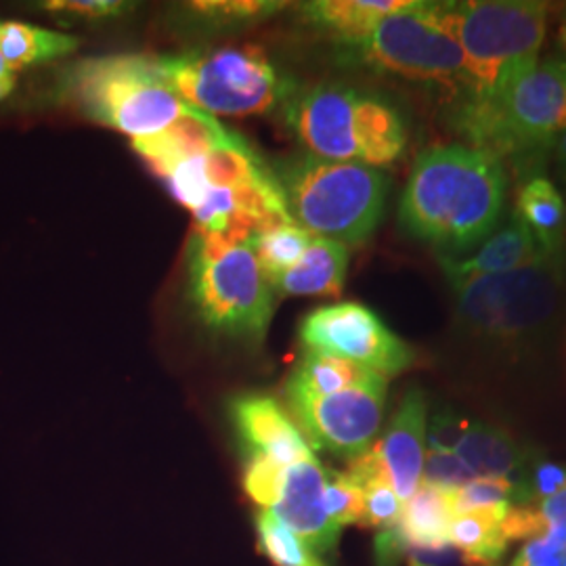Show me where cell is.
Returning <instances> with one entry per match:
<instances>
[{"instance_id": "f35d334b", "label": "cell", "mask_w": 566, "mask_h": 566, "mask_svg": "<svg viewBox=\"0 0 566 566\" xmlns=\"http://www.w3.org/2000/svg\"><path fill=\"white\" fill-rule=\"evenodd\" d=\"M15 88V72H11L9 67L0 70V99L9 97Z\"/></svg>"}, {"instance_id": "5bb4252c", "label": "cell", "mask_w": 566, "mask_h": 566, "mask_svg": "<svg viewBox=\"0 0 566 566\" xmlns=\"http://www.w3.org/2000/svg\"><path fill=\"white\" fill-rule=\"evenodd\" d=\"M325 481L327 470L315 455L285 465L277 500L269 507V512L294 531L315 554L332 552L340 537V526L327 516L325 510Z\"/></svg>"}, {"instance_id": "8d00e7d4", "label": "cell", "mask_w": 566, "mask_h": 566, "mask_svg": "<svg viewBox=\"0 0 566 566\" xmlns=\"http://www.w3.org/2000/svg\"><path fill=\"white\" fill-rule=\"evenodd\" d=\"M533 507H535V514L542 523L544 535L552 528L566 526V486H563L556 495H552L546 502H542L539 506Z\"/></svg>"}, {"instance_id": "603a6c76", "label": "cell", "mask_w": 566, "mask_h": 566, "mask_svg": "<svg viewBox=\"0 0 566 566\" xmlns=\"http://www.w3.org/2000/svg\"><path fill=\"white\" fill-rule=\"evenodd\" d=\"M476 479H507L525 470L526 455L502 428L474 424L453 451Z\"/></svg>"}, {"instance_id": "ba28073f", "label": "cell", "mask_w": 566, "mask_h": 566, "mask_svg": "<svg viewBox=\"0 0 566 566\" xmlns=\"http://www.w3.org/2000/svg\"><path fill=\"white\" fill-rule=\"evenodd\" d=\"M164 76L182 102L208 116H256L285 99L287 82L261 46L160 57Z\"/></svg>"}, {"instance_id": "60d3db41", "label": "cell", "mask_w": 566, "mask_h": 566, "mask_svg": "<svg viewBox=\"0 0 566 566\" xmlns=\"http://www.w3.org/2000/svg\"><path fill=\"white\" fill-rule=\"evenodd\" d=\"M409 566H428V565H422V563H416V560H409Z\"/></svg>"}, {"instance_id": "ab89813d", "label": "cell", "mask_w": 566, "mask_h": 566, "mask_svg": "<svg viewBox=\"0 0 566 566\" xmlns=\"http://www.w3.org/2000/svg\"><path fill=\"white\" fill-rule=\"evenodd\" d=\"M558 49L563 51V57H560V60L566 61V9L563 11L560 23H558Z\"/></svg>"}, {"instance_id": "7c38bea8", "label": "cell", "mask_w": 566, "mask_h": 566, "mask_svg": "<svg viewBox=\"0 0 566 566\" xmlns=\"http://www.w3.org/2000/svg\"><path fill=\"white\" fill-rule=\"evenodd\" d=\"M388 378L327 397L285 395L311 449L353 460L376 443L382 426Z\"/></svg>"}, {"instance_id": "d6986e66", "label": "cell", "mask_w": 566, "mask_h": 566, "mask_svg": "<svg viewBox=\"0 0 566 566\" xmlns=\"http://www.w3.org/2000/svg\"><path fill=\"white\" fill-rule=\"evenodd\" d=\"M451 493L439 486L420 483L418 491L403 504L399 523L382 531L378 537L380 552L388 549H437L449 542V525L453 521Z\"/></svg>"}, {"instance_id": "9c48e42d", "label": "cell", "mask_w": 566, "mask_h": 566, "mask_svg": "<svg viewBox=\"0 0 566 566\" xmlns=\"http://www.w3.org/2000/svg\"><path fill=\"white\" fill-rule=\"evenodd\" d=\"M359 51L365 63L388 74L465 93L464 53L449 23V2L409 0L376 25Z\"/></svg>"}, {"instance_id": "484cf974", "label": "cell", "mask_w": 566, "mask_h": 566, "mask_svg": "<svg viewBox=\"0 0 566 566\" xmlns=\"http://www.w3.org/2000/svg\"><path fill=\"white\" fill-rule=\"evenodd\" d=\"M78 49V39L20 21H0V60L15 72L20 67L60 60Z\"/></svg>"}, {"instance_id": "8992f818", "label": "cell", "mask_w": 566, "mask_h": 566, "mask_svg": "<svg viewBox=\"0 0 566 566\" xmlns=\"http://www.w3.org/2000/svg\"><path fill=\"white\" fill-rule=\"evenodd\" d=\"M189 298L210 332L263 340L273 308L275 292L248 242H227L196 233L187 254Z\"/></svg>"}, {"instance_id": "4316f807", "label": "cell", "mask_w": 566, "mask_h": 566, "mask_svg": "<svg viewBox=\"0 0 566 566\" xmlns=\"http://www.w3.org/2000/svg\"><path fill=\"white\" fill-rule=\"evenodd\" d=\"M313 238V233L292 221L263 229L254 233L248 243L263 269L264 277L271 283V280L301 261Z\"/></svg>"}, {"instance_id": "7a4b0ae2", "label": "cell", "mask_w": 566, "mask_h": 566, "mask_svg": "<svg viewBox=\"0 0 566 566\" xmlns=\"http://www.w3.org/2000/svg\"><path fill=\"white\" fill-rule=\"evenodd\" d=\"M449 23L464 53L465 97L502 105L512 86L539 61L547 4L535 0L449 2Z\"/></svg>"}, {"instance_id": "52a82bcc", "label": "cell", "mask_w": 566, "mask_h": 566, "mask_svg": "<svg viewBox=\"0 0 566 566\" xmlns=\"http://www.w3.org/2000/svg\"><path fill=\"white\" fill-rule=\"evenodd\" d=\"M566 256H546L506 273L451 283L455 324L468 336L516 343L549 329L563 306Z\"/></svg>"}, {"instance_id": "b9f144b4", "label": "cell", "mask_w": 566, "mask_h": 566, "mask_svg": "<svg viewBox=\"0 0 566 566\" xmlns=\"http://www.w3.org/2000/svg\"><path fill=\"white\" fill-rule=\"evenodd\" d=\"M2 67H7V65H4V61L0 60V70H2Z\"/></svg>"}, {"instance_id": "30bf717a", "label": "cell", "mask_w": 566, "mask_h": 566, "mask_svg": "<svg viewBox=\"0 0 566 566\" xmlns=\"http://www.w3.org/2000/svg\"><path fill=\"white\" fill-rule=\"evenodd\" d=\"M500 135L495 158L518 163L526 181L535 175L552 149V143L566 130V61L539 60L512 86L500 105Z\"/></svg>"}, {"instance_id": "7bdbcfd3", "label": "cell", "mask_w": 566, "mask_h": 566, "mask_svg": "<svg viewBox=\"0 0 566 566\" xmlns=\"http://www.w3.org/2000/svg\"><path fill=\"white\" fill-rule=\"evenodd\" d=\"M560 566H566V558L563 560V563H560Z\"/></svg>"}, {"instance_id": "74e56055", "label": "cell", "mask_w": 566, "mask_h": 566, "mask_svg": "<svg viewBox=\"0 0 566 566\" xmlns=\"http://www.w3.org/2000/svg\"><path fill=\"white\" fill-rule=\"evenodd\" d=\"M549 154L554 156L556 168H558V172H560L563 181L566 182V130L556 137V142L552 143Z\"/></svg>"}, {"instance_id": "f546056e", "label": "cell", "mask_w": 566, "mask_h": 566, "mask_svg": "<svg viewBox=\"0 0 566 566\" xmlns=\"http://www.w3.org/2000/svg\"><path fill=\"white\" fill-rule=\"evenodd\" d=\"M357 485L364 489L365 512L361 525L388 531L399 523L405 502L395 493L386 476H374Z\"/></svg>"}, {"instance_id": "2e32d148", "label": "cell", "mask_w": 566, "mask_h": 566, "mask_svg": "<svg viewBox=\"0 0 566 566\" xmlns=\"http://www.w3.org/2000/svg\"><path fill=\"white\" fill-rule=\"evenodd\" d=\"M426 399L420 388L405 392L403 401L382 439L371 449L380 460L386 479L395 493L407 502L422 483L426 458Z\"/></svg>"}, {"instance_id": "7402d4cb", "label": "cell", "mask_w": 566, "mask_h": 566, "mask_svg": "<svg viewBox=\"0 0 566 566\" xmlns=\"http://www.w3.org/2000/svg\"><path fill=\"white\" fill-rule=\"evenodd\" d=\"M547 256H566V202L554 182L533 177L521 182L514 212Z\"/></svg>"}, {"instance_id": "277c9868", "label": "cell", "mask_w": 566, "mask_h": 566, "mask_svg": "<svg viewBox=\"0 0 566 566\" xmlns=\"http://www.w3.org/2000/svg\"><path fill=\"white\" fill-rule=\"evenodd\" d=\"M277 181L294 223L317 238L364 243L382 221L388 179L380 168L306 154L287 164Z\"/></svg>"}, {"instance_id": "e575fe53", "label": "cell", "mask_w": 566, "mask_h": 566, "mask_svg": "<svg viewBox=\"0 0 566 566\" xmlns=\"http://www.w3.org/2000/svg\"><path fill=\"white\" fill-rule=\"evenodd\" d=\"M42 7L53 13H70L86 20L116 18L133 9V4L122 0H55V2H44Z\"/></svg>"}, {"instance_id": "1f68e13d", "label": "cell", "mask_w": 566, "mask_h": 566, "mask_svg": "<svg viewBox=\"0 0 566 566\" xmlns=\"http://www.w3.org/2000/svg\"><path fill=\"white\" fill-rule=\"evenodd\" d=\"M285 465L275 464L264 458H248L243 472V489L245 493L264 510L275 504Z\"/></svg>"}, {"instance_id": "6da1fadb", "label": "cell", "mask_w": 566, "mask_h": 566, "mask_svg": "<svg viewBox=\"0 0 566 566\" xmlns=\"http://www.w3.org/2000/svg\"><path fill=\"white\" fill-rule=\"evenodd\" d=\"M507 177L493 154L465 145H437L418 156L399 203L405 233L460 259L486 242L502 219Z\"/></svg>"}, {"instance_id": "ffe728a7", "label": "cell", "mask_w": 566, "mask_h": 566, "mask_svg": "<svg viewBox=\"0 0 566 566\" xmlns=\"http://www.w3.org/2000/svg\"><path fill=\"white\" fill-rule=\"evenodd\" d=\"M348 269V248L325 238H313L301 261L271 280L283 296H338Z\"/></svg>"}, {"instance_id": "3957f363", "label": "cell", "mask_w": 566, "mask_h": 566, "mask_svg": "<svg viewBox=\"0 0 566 566\" xmlns=\"http://www.w3.org/2000/svg\"><path fill=\"white\" fill-rule=\"evenodd\" d=\"M287 120L308 154L382 168L407 147V128L385 97L348 84H317L287 107Z\"/></svg>"}, {"instance_id": "8fae6325", "label": "cell", "mask_w": 566, "mask_h": 566, "mask_svg": "<svg viewBox=\"0 0 566 566\" xmlns=\"http://www.w3.org/2000/svg\"><path fill=\"white\" fill-rule=\"evenodd\" d=\"M304 350L364 365L390 378L413 365V350L365 304H327L311 311L298 329Z\"/></svg>"}, {"instance_id": "cb8c5ba5", "label": "cell", "mask_w": 566, "mask_h": 566, "mask_svg": "<svg viewBox=\"0 0 566 566\" xmlns=\"http://www.w3.org/2000/svg\"><path fill=\"white\" fill-rule=\"evenodd\" d=\"M378 378H385L376 374L374 369L364 365L353 364L348 359H340L325 353L306 350L303 361L290 376L285 395H303V397H327L336 395L355 386L376 382Z\"/></svg>"}, {"instance_id": "d590c367", "label": "cell", "mask_w": 566, "mask_h": 566, "mask_svg": "<svg viewBox=\"0 0 566 566\" xmlns=\"http://www.w3.org/2000/svg\"><path fill=\"white\" fill-rule=\"evenodd\" d=\"M470 424L464 418L451 413V411H441L432 418L430 430H428V446L430 451H446L453 453L455 447L460 446V441L464 439Z\"/></svg>"}, {"instance_id": "5b68a950", "label": "cell", "mask_w": 566, "mask_h": 566, "mask_svg": "<svg viewBox=\"0 0 566 566\" xmlns=\"http://www.w3.org/2000/svg\"><path fill=\"white\" fill-rule=\"evenodd\" d=\"M67 93L88 120L143 139L163 133L191 105L164 76L160 57L109 55L72 67Z\"/></svg>"}, {"instance_id": "ee69618b", "label": "cell", "mask_w": 566, "mask_h": 566, "mask_svg": "<svg viewBox=\"0 0 566 566\" xmlns=\"http://www.w3.org/2000/svg\"><path fill=\"white\" fill-rule=\"evenodd\" d=\"M512 566H521V565H516V563H514V565H512Z\"/></svg>"}, {"instance_id": "d6a6232c", "label": "cell", "mask_w": 566, "mask_h": 566, "mask_svg": "<svg viewBox=\"0 0 566 566\" xmlns=\"http://www.w3.org/2000/svg\"><path fill=\"white\" fill-rule=\"evenodd\" d=\"M476 476L472 470L455 455L446 451H430L426 453L422 483L439 486L446 491H458L472 483Z\"/></svg>"}, {"instance_id": "f1b7e54d", "label": "cell", "mask_w": 566, "mask_h": 566, "mask_svg": "<svg viewBox=\"0 0 566 566\" xmlns=\"http://www.w3.org/2000/svg\"><path fill=\"white\" fill-rule=\"evenodd\" d=\"M324 502L327 516L340 528L355 523L361 525L365 512L364 489L344 472L327 470Z\"/></svg>"}, {"instance_id": "9a60e30c", "label": "cell", "mask_w": 566, "mask_h": 566, "mask_svg": "<svg viewBox=\"0 0 566 566\" xmlns=\"http://www.w3.org/2000/svg\"><path fill=\"white\" fill-rule=\"evenodd\" d=\"M231 420L248 458H264L275 464L292 465L315 455L301 428L271 397H238L231 403Z\"/></svg>"}, {"instance_id": "836d02e7", "label": "cell", "mask_w": 566, "mask_h": 566, "mask_svg": "<svg viewBox=\"0 0 566 566\" xmlns=\"http://www.w3.org/2000/svg\"><path fill=\"white\" fill-rule=\"evenodd\" d=\"M193 13H202L208 18L221 20H252L264 18L285 7V2H271V0H210V2H191Z\"/></svg>"}, {"instance_id": "4dcf8cb0", "label": "cell", "mask_w": 566, "mask_h": 566, "mask_svg": "<svg viewBox=\"0 0 566 566\" xmlns=\"http://www.w3.org/2000/svg\"><path fill=\"white\" fill-rule=\"evenodd\" d=\"M453 516L485 507L514 506V483L507 479H474L451 493Z\"/></svg>"}, {"instance_id": "44dd1931", "label": "cell", "mask_w": 566, "mask_h": 566, "mask_svg": "<svg viewBox=\"0 0 566 566\" xmlns=\"http://www.w3.org/2000/svg\"><path fill=\"white\" fill-rule=\"evenodd\" d=\"M407 4L409 0H315L304 2L303 15L344 44L361 46L380 21Z\"/></svg>"}, {"instance_id": "d4e9b609", "label": "cell", "mask_w": 566, "mask_h": 566, "mask_svg": "<svg viewBox=\"0 0 566 566\" xmlns=\"http://www.w3.org/2000/svg\"><path fill=\"white\" fill-rule=\"evenodd\" d=\"M507 506L472 510L453 516L449 525V542L458 547L470 566H497L507 547L502 518Z\"/></svg>"}, {"instance_id": "4fadbf2b", "label": "cell", "mask_w": 566, "mask_h": 566, "mask_svg": "<svg viewBox=\"0 0 566 566\" xmlns=\"http://www.w3.org/2000/svg\"><path fill=\"white\" fill-rule=\"evenodd\" d=\"M158 177L168 185L175 200L193 212L210 189L256 185L273 179L275 175L269 172L261 158L238 135L233 142L203 156L164 168Z\"/></svg>"}, {"instance_id": "83f0119b", "label": "cell", "mask_w": 566, "mask_h": 566, "mask_svg": "<svg viewBox=\"0 0 566 566\" xmlns=\"http://www.w3.org/2000/svg\"><path fill=\"white\" fill-rule=\"evenodd\" d=\"M256 535L261 552L275 566H325L319 554H315L269 510H261L256 514Z\"/></svg>"}, {"instance_id": "e0dca14e", "label": "cell", "mask_w": 566, "mask_h": 566, "mask_svg": "<svg viewBox=\"0 0 566 566\" xmlns=\"http://www.w3.org/2000/svg\"><path fill=\"white\" fill-rule=\"evenodd\" d=\"M238 135L224 128L221 122L198 109H187L181 118L172 122L163 133L133 139V149L142 156L143 163L154 175L163 172L172 164L198 158L221 145L233 142Z\"/></svg>"}, {"instance_id": "ac0fdd59", "label": "cell", "mask_w": 566, "mask_h": 566, "mask_svg": "<svg viewBox=\"0 0 566 566\" xmlns=\"http://www.w3.org/2000/svg\"><path fill=\"white\" fill-rule=\"evenodd\" d=\"M546 256L535 235L528 231V227L516 214H512L506 227L495 231L472 256H439V263L443 266L449 283H460L506 273L525 264L537 263Z\"/></svg>"}]
</instances>
